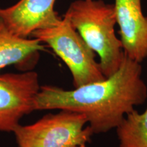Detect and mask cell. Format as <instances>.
<instances>
[{"mask_svg":"<svg viewBox=\"0 0 147 147\" xmlns=\"http://www.w3.org/2000/svg\"><path fill=\"white\" fill-rule=\"evenodd\" d=\"M147 86L141 63L124 53L120 67L101 81L66 90L45 85L34 100L35 110H68L84 115L93 134L116 129L127 115L144 104Z\"/></svg>","mask_w":147,"mask_h":147,"instance_id":"obj_1","label":"cell"},{"mask_svg":"<svg viewBox=\"0 0 147 147\" xmlns=\"http://www.w3.org/2000/svg\"><path fill=\"white\" fill-rule=\"evenodd\" d=\"M63 17L98 55L105 77L118 70L124 51L121 40L115 33V5L102 0H76L69 5Z\"/></svg>","mask_w":147,"mask_h":147,"instance_id":"obj_2","label":"cell"},{"mask_svg":"<svg viewBox=\"0 0 147 147\" xmlns=\"http://www.w3.org/2000/svg\"><path fill=\"white\" fill-rule=\"evenodd\" d=\"M47 45L70 71L74 87L98 82L106 77L95 53L65 17L53 25L39 29L31 36Z\"/></svg>","mask_w":147,"mask_h":147,"instance_id":"obj_3","label":"cell"},{"mask_svg":"<svg viewBox=\"0 0 147 147\" xmlns=\"http://www.w3.org/2000/svg\"><path fill=\"white\" fill-rule=\"evenodd\" d=\"M84 115L68 110L47 114L13 131L18 147H70L87 144L93 135Z\"/></svg>","mask_w":147,"mask_h":147,"instance_id":"obj_4","label":"cell"},{"mask_svg":"<svg viewBox=\"0 0 147 147\" xmlns=\"http://www.w3.org/2000/svg\"><path fill=\"white\" fill-rule=\"evenodd\" d=\"M40 89L36 71L0 74V132H13L24 116L34 111Z\"/></svg>","mask_w":147,"mask_h":147,"instance_id":"obj_5","label":"cell"},{"mask_svg":"<svg viewBox=\"0 0 147 147\" xmlns=\"http://www.w3.org/2000/svg\"><path fill=\"white\" fill-rule=\"evenodd\" d=\"M56 0H18L6 8L0 7V21L12 32L29 38L38 29L61 19L55 10Z\"/></svg>","mask_w":147,"mask_h":147,"instance_id":"obj_6","label":"cell"},{"mask_svg":"<svg viewBox=\"0 0 147 147\" xmlns=\"http://www.w3.org/2000/svg\"><path fill=\"white\" fill-rule=\"evenodd\" d=\"M114 5L124 53L141 63L147 58V16L141 0H115Z\"/></svg>","mask_w":147,"mask_h":147,"instance_id":"obj_7","label":"cell"},{"mask_svg":"<svg viewBox=\"0 0 147 147\" xmlns=\"http://www.w3.org/2000/svg\"><path fill=\"white\" fill-rule=\"evenodd\" d=\"M45 51L38 39L23 38L12 32L0 21V71L10 65H23Z\"/></svg>","mask_w":147,"mask_h":147,"instance_id":"obj_8","label":"cell"},{"mask_svg":"<svg viewBox=\"0 0 147 147\" xmlns=\"http://www.w3.org/2000/svg\"><path fill=\"white\" fill-rule=\"evenodd\" d=\"M115 129L119 147H147V107L129 113Z\"/></svg>","mask_w":147,"mask_h":147,"instance_id":"obj_9","label":"cell"},{"mask_svg":"<svg viewBox=\"0 0 147 147\" xmlns=\"http://www.w3.org/2000/svg\"><path fill=\"white\" fill-rule=\"evenodd\" d=\"M70 147H87V144H83L80 145H76V146H73Z\"/></svg>","mask_w":147,"mask_h":147,"instance_id":"obj_10","label":"cell"}]
</instances>
